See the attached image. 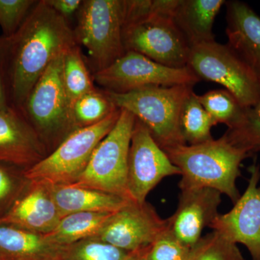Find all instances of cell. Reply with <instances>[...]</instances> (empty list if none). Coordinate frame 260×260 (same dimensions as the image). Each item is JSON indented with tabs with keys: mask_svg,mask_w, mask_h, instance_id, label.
<instances>
[{
	"mask_svg": "<svg viewBox=\"0 0 260 260\" xmlns=\"http://www.w3.org/2000/svg\"><path fill=\"white\" fill-rule=\"evenodd\" d=\"M8 39L10 104L21 109L51 61L78 44L68 20L46 0L37 2L16 34Z\"/></svg>",
	"mask_w": 260,
	"mask_h": 260,
	"instance_id": "obj_1",
	"label": "cell"
},
{
	"mask_svg": "<svg viewBox=\"0 0 260 260\" xmlns=\"http://www.w3.org/2000/svg\"><path fill=\"white\" fill-rule=\"evenodd\" d=\"M164 151L180 170L181 190L210 188L227 195L234 204L240 198L237 180L241 176V164L250 155L223 136L202 144L177 145Z\"/></svg>",
	"mask_w": 260,
	"mask_h": 260,
	"instance_id": "obj_2",
	"label": "cell"
},
{
	"mask_svg": "<svg viewBox=\"0 0 260 260\" xmlns=\"http://www.w3.org/2000/svg\"><path fill=\"white\" fill-rule=\"evenodd\" d=\"M105 92L118 109L132 113L147 126L162 150L186 145L180 116L192 85L145 87L125 93Z\"/></svg>",
	"mask_w": 260,
	"mask_h": 260,
	"instance_id": "obj_3",
	"label": "cell"
},
{
	"mask_svg": "<svg viewBox=\"0 0 260 260\" xmlns=\"http://www.w3.org/2000/svg\"><path fill=\"white\" fill-rule=\"evenodd\" d=\"M65 53L51 61L21 109L46 148L53 150L75 130L63 83Z\"/></svg>",
	"mask_w": 260,
	"mask_h": 260,
	"instance_id": "obj_4",
	"label": "cell"
},
{
	"mask_svg": "<svg viewBox=\"0 0 260 260\" xmlns=\"http://www.w3.org/2000/svg\"><path fill=\"white\" fill-rule=\"evenodd\" d=\"M120 114L121 109H116L100 122L72 132L45 158L25 169L24 178L50 185L74 184L88 166L97 145L115 126Z\"/></svg>",
	"mask_w": 260,
	"mask_h": 260,
	"instance_id": "obj_5",
	"label": "cell"
},
{
	"mask_svg": "<svg viewBox=\"0 0 260 260\" xmlns=\"http://www.w3.org/2000/svg\"><path fill=\"white\" fill-rule=\"evenodd\" d=\"M123 30V0L83 1L73 30L77 44L88 51L94 73L105 69L125 54Z\"/></svg>",
	"mask_w": 260,
	"mask_h": 260,
	"instance_id": "obj_6",
	"label": "cell"
},
{
	"mask_svg": "<svg viewBox=\"0 0 260 260\" xmlns=\"http://www.w3.org/2000/svg\"><path fill=\"white\" fill-rule=\"evenodd\" d=\"M135 116L124 109L115 126L97 145L74 185L117 195L134 201L127 186L128 157ZM135 202V201H134Z\"/></svg>",
	"mask_w": 260,
	"mask_h": 260,
	"instance_id": "obj_7",
	"label": "cell"
},
{
	"mask_svg": "<svg viewBox=\"0 0 260 260\" xmlns=\"http://www.w3.org/2000/svg\"><path fill=\"white\" fill-rule=\"evenodd\" d=\"M187 68L200 80L223 85L244 109L259 101V78L228 44L214 41L191 47Z\"/></svg>",
	"mask_w": 260,
	"mask_h": 260,
	"instance_id": "obj_8",
	"label": "cell"
},
{
	"mask_svg": "<svg viewBox=\"0 0 260 260\" xmlns=\"http://www.w3.org/2000/svg\"><path fill=\"white\" fill-rule=\"evenodd\" d=\"M93 79L104 90L116 93L150 86H194L201 80L187 67L169 68L130 51L110 66L94 73Z\"/></svg>",
	"mask_w": 260,
	"mask_h": 260,
	"instance_id": "obj_9",
	"label": "cell"
},
{
	"mask_svg": "<svg viewBox=\"0 0 260 260\" xmlns=\"http://www.w3.org/2000/svg\"><path fill=\"white\" fill-rule=\"evenodd\" d=\"M126 51L143 54L172 68L187 67L191 47L172 17L151 14L123 30Z\"/></svg>",
	"mask_w": 260,
	"mask_h": 260,
	"instance_id": "obj_10",
	"label": "cell"
},
{
	"mask_svg": "<svg viewBox=\"0 0 260 260\" xmlns=\"http://www.w3.org/2000/svg\"><path fill=\"white\" fill-rule=\"evenodd\" d=\"M181 175L147 126L135 118L128 157L127 186L132 199L144 203L164 178Z\"/></svg>",
	"mask_w": 260,
	"mask_h": 260,
	"instance_id": "obj_11",
	"label": "cell"
},
{
	"mask_svg": "<svg viewBox=\"0 0 260 260\" xmlns=\"http://www.w3.org/2000/svg\"><path fill=\"white\" fill-rule=\"evenodd\" d=\"M167 229V219L160 218L151 205L132 201L113 213L93 238L136 253L148 249Z\"/></svg>",
	"mask_w": 260,
	"mask_h": 260,
	"instance_id": "obj_12",
	"label": "cell"
},
{
	"mask_svg": "<svg viewBox=\"0 0 260 260\" xmlns=\"http://www.w3.org/2000/svg\"><path fill=\"white\" fill-rule=\"evenodd\" d=\"M249 172L244 194L230 211L218 214L209 228L231 242L245 246L252 260H260L259 166L254 162Z\"/></svg>",
	"mask_w": 260,
	"mask_h": 260,
	"instance_id": "obj_13",
	"label": "cell"
},
{
	"mask_svg": "<svg viewBox=\"0 0 260 260\" xmlns=\"http://www.w3.org/2000/svg\"><path fill=\"white\" fill-rule=\"evenodd\" d=\"M221 194L210 188L182 189L175 213L167 218L168 231L184 245L192 248L218 215Z\"/></svg>",
	"mask_w": 260,
	"mask_h": 260,
	"instance_id": "obj_14",
	"label": "cell"
},
{
	"mask_svg": "<svg viewBox=\"0 0 260 260\" xmlns=\"http://www.w3.org/2000/svg\"><path fill=\"white\" fill-rule=\"evenodd\" d=\"M47 155V148L21 109H0V162L28 169Z\"/></svg>",
	"mask_w": 260,
	"mask_h": 260,
	"instance_id": "obj_15",
	"label": "cell"
},
{
	"mask_svg": "<svg viewBox=\"0 0 260 260\" xmlns=\"http://www.w3.org/2000/svg\"><path fill=\"white\" fill-rule=\"evenodd\" d=\"M28 183L26 191L0 217V223L45 235L59 223L60 213L51 194L50 184L42 181Z\"/></svg>",
	"mask_w": 260,
	"mask_h": 260,
	"instance_id": "obj_16",
	"label": "cell"
},
{
	"mask_svg": "<svg viewBox=\"0 0 260 260\" xmlns=\"http://www.w3.org/2000/svg\"><path fill=\"white\" fill-rule=\"evenodd\" d=\"M225 5L228 46L260 80V17L242 2L229 1Z\"/></svg>",
	"mask_w": 260,
	"mask_h": 260,
	"instance_id": "obj_17",
	"label": "cell"
},
{
	"mask_svg": "<svg viewBox=\"0 0 260 260\" xmlns=\"http://www.w3.org/2000/svg\"><path fill=\"white\" fill-rule=\"evenodd\" d=\"M225 3V0H179L172 18L190 47L215 41L214 22Z\"/></svg>",
	"mask_w": 260,
	"mask_h": 260,
	"instance_id": "obj_18",
	"label": "cell"
},
{
	"mask_svg": "<svg viewBox=\"0 0 260 260\" xmlns=\"http://www.w3.org/2000/svg\"><path fill=\"white\" fill-rule=\"evenodd\" d=\"M51 190L61 218L83 212L114 213L132 202L117 195L74 184L51 185Z\"/></svg>",
	"mask_w": 260,
	"mask_h": 260,
	"instance_id": "obj_19",
	"label": "cell"
},
{
	"mask_svg": "<svg viewBox=\"0 0 260 260\" xmlns=\"http://www.w3.org/2000/svg\"><path fill=\"white\" fill-rule=\"evenodd\" d=\"M62 247L43 234L0 223V260H59Z\"/></svg>",
	"mask_w": 260,
	"mask_h": 260,
	"instance_id": "obj_20",
	"label": "cell"
},
{
	"mask_svg": "<svg viewBox=\"0 0 260 260\" xmlns=\"http://www.w3.org/2000/svg\"><path fill=\"white\" fill-rule=\"evenodd\" d=\"M112 214L93 212L69 214L61 218L55 229L44 237L49 242L60 246L95 237Z\"/></svg>",
	"mask_w": 260,
	"mask_h": 260,
	"instance_id": "obj_21",
	"label": "cell"
},
{
	"mask_svg": "<svg viewBox=\"0 0 260 260\" xmlns=\"http://www.w3.org/2000/svg\"><path fill=\"white\" fill-rule=\"evenodd\" d=\"M192 92L183 106L180 116L181 131L186 145L202 144L213 139V120Z\"/></svg>",
	"mask_w": 260,
	"mask_h": 260,
	"instance_id": "obj_22",
	"label": "cell"
},
{
	"mask_svg": "<svg viewBox=\"0 0 260 260\" xmlns=\"http://www.w3.org/2000/svg\"><path fill=\"white\" fill-rule=\"evenodd\" d=\"M105 90L96 88L77 99L71 107L75 129L94 125L117 109Z\"/></svg>",
	"mask_w": 260,
	"mask_h": 260,
	"instance_id": "obj_23",
	"label": "cell"
},
{
	"mask_svg": "<svg viewBox=\"0 0 260 260\" xmlns=\"http://www.w3.org/2000/svg\"><path fill=\"white\" fill-rule=\"evenodd\" d=\"M93 80L79 46L67 51L63 64V83L71 107L77 99L95 88Z\"/></svg>",
	"mask_w": 260,
	"mask_h": 260,
	"instance_id": "obj_24",
	"label": "cell"
},
{
	"mask_svg": "<svg viewBox=\"0 0 260 260\" xmlns=\"http://www.w3.org/2000/svg\"><path fill=\"white\" fill-rule=\"evenodd\" d=\"M145 250L130 253L96 238H90L63 246L59 260H135Z\"/></svg>",
	"mask_w": 260,
	"mask_h": 260,
	"instance_id": "obj_25",
	"label": "cell"
},
{
	"mask_svg": "<svg viewBox=\"0 0 260 260\" xmlns=\"http://www.w3.org/2000/svg\"><path fill=\"white\" fill-rule=\"evenodd\" d=\"M223 136L249 155L260 151V98L255 105L244 109L239 120L228 127Z\"/></svg>",
	"mask_w": 260,
	"mask_h": 260,
	"instance_id": "obj_26",
	"label": "cell"
},
{
	"mask_svg": "<svg viewBox=\"0 0 260 260\" xmlns=\"http://www.w3.org/2000/svg\"><path fill=\"white\" fill-rule=\"evenodd\" d=\"M196 96L211 117L214 126L220 123L230 127L239 120L245 109L225 89L210 90Z\"/></svg>",
	"mask_w": 260,
	"mask_h": 260,
	"instance_id": "obj_27",
	"label": "cell"
},
{
	"mask_svg": "<svg viewBox=\"0 0 260 260\" xmlns=\"http://www.w3.org/2000/svg\"><path fill=\"white\" fill-rule=\"evenodd\" d=\"M186 260H246L237 247L221 235L213 232L202 237L191 249Z\"/></svg>",
	"mask_w": 260,
	"mask_h": 260,
	"instance_id": "obj_28",
	"label": "cell"
},
{
	"mask_svg": "<svg viewBox=\"0 0 260 260\" xmlns=\"http://www.w3.org/2000/svg\"><path fill=\"white\" fill-rule=\"evenodd\" d=\"M38 1L0 0V26L5 38H11L23 25Z\"/></svg>",
	"mask_w": 260,
	"mask_h": 260,
	"instance_id": "obj_29",
	"label": "cell"
},
{
	"mask_svg": "<svg viewBox=\"0 0 260 260\" xmlns=\"http://www.w3.org/2000/svg\"><path fill=\"white\" fill-rule=\"evenodd\" d=\"M191 248L184 245L167 231L145 252V260H186Z\"/></svg>",
	"mask_w": 260,
	"mask_h": 260,
	"instance_id": "obj_30",
	"label": "cell"
},
{
	"mask_svg": "<svg viewBox=\"0 0 260 260\" xmlns=\"http://www.w3.org/2000/svg\"><path fill=\"white\" fill-rule=\"evenodd\" d=\"M11 105L8 77V39L0 37V109Z\"/></svg>",
	"mask_w": 260,
	"mask_h": 260,
	"instance_id": "obj_31",
	"label": "cell"
},
{
	"mask_svg": "<svg viewBox=\"0 0 260 260\" xmlns=\"http://www.w3.org/2000/svg\"><path fill=\"white\" fill-rule=\"evenodd\" d=\"M18 191L14 177L4 168L0 167V206L10 201Z\"/></svg>",
	"mask_w": 260,
	"mask_h": 260,
	"instance_id": "obj_32",
	"label": "cell"
},
{
	"mask_svg": "<svg viewBox=\"0 0 260 260\" xmlns=\"http://www.w3.org/2000/svg\"><path fill=\"white\" fill-rule=\"evenodd\" d=\"M46 3L59 15L68 20L81 7L82 0H46Z\"/></svg>",
	"mask_w": 260,
	"mask_h": 260,
	"instance_id": "obj_33",
	"label": "cell"
},
{
	"mask_svg": "<svg viewBox=\"0 0 260 260\" xmlns=\"http://www.w3.org/2000/svg\"><path fill=\"white\" fill-rule=\"evenodd\" d=\"M147 249H146V250H147ZM146 250H145L144 251V252L143 253V254H140L139 257H138V259H137L136 260H145L144 254H145V251H146Z\"/></svg>",
	"mask_w": 260,
	"mask_h": 260,
	"instance_id": "obj_34",
	"label": "cell"
},
{
	"mask_svg": "<svg viewBox=\"0 0 260 260\" xmlns=\"http://www.w3.org/2000/svg\"><path fill=\"white\" fill-rule=\"evenodd\" d=\"M143 253H142V254H143ZM139 256H138V257H139ZM138 258H136V259H135V260H136L137 259H138Z\"/></svg>",
	"mask_w": 260,
	"mask_h": 260,
	"instance_id": "obj_35",
	"label": "cell"
}]
</instances>
